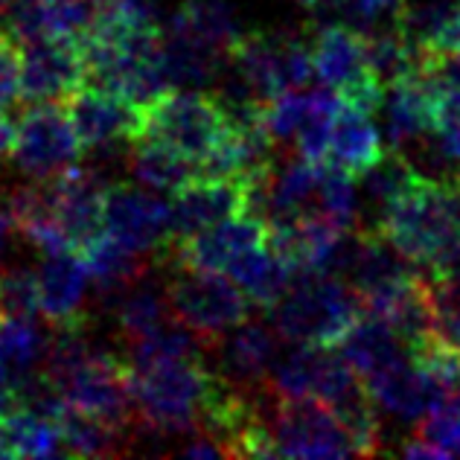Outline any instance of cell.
<instances>
[{
    "label": "cell",
    "instance_id": "44dd1931",
    "mask_svg": "<svg viewBox=\"0 0 460 460\" xmlns=\"http://www.w3.org/2000/svg\"><path fill=\"white\" fill-rule=\"evenodd\" d=\"M300 271L304 269H297L295 262L280 257V253L271 251L269 242H265V245L242 253V257L227 269V277L251 297L253 306L271 309L280 304L288 288L295 286Z\"/></svg>",
    "mask_w": 460,
    "mask_h": 460
},
{
    "label": "cell",
    "instance_id": "4fadbf2b",
    "mask_svg": "<svg viewBox=\"0 0 460 460\" xmlns=\"http://www.w3.org/2000/svg\"><path fill=\"white\" fill-rule=\"evenodd\" d=\"M65 111L84 152L108 143H128L140 135L143 108L111 91L82 84L65 100Z\"/></svg>",
    "mask_w": 460,
    "mask_h": 460
},
{
    "label": "cell",
    "instance_id": "8fae6325",
    "mask_svg": "<svg viewBox=\"0 0 460 460\" xmlns=\"http://www.w3.org/2000/svg\"><path fill=\"white\" fill-rule=\"evenodd\" d=\"M84 84V50L79 35H47L21 47V100L65 102Z\"/></svg>",
    "mask_w": 460,
    "mask_h": 460
},
{
    "label": "cell",
    "instance_id": "9c48e42d",
    "mask_svg": "<svg viewBox=\"0 0 460 460\" xmlns=\"http://www.w3.org/2000/svg\"><path fill=\"white\" fill-rule=\"evenodd\" d=\"M82 143L58 102H30L18 119L15 166L30 181H50L79 164Z\"/></svg>",
    "mask_w": 460,
    "mask_h": 460
},
{
    "label": "cell",
    "instance_id": "5bb4252c",
    "mask_svg": "<svg viewBox=\"0 0 460 460\" xmlns=\"http://www.w3.org/2000/svg\"><path fill=\"white\" fill-rule=\"evenodd\" d=\"M210 353H216V373L242 391H257L271 379L274 361L283 353V335L274 323L245 321L230 330Z\"/></svg>",
    "mask_w": 460,
    "mask_h": 460
},
{
    "label": "cell",
    "instance_id": "8992f818",
    "mask_svg": "<svg viewBox=\"0 0 460 460\" xmlns=\"http://www.w3.org/2000/svg\"><path fill=\"white\" fill-rule=\"evenodd\" d=\"M277 457H361L356 438L318 396H277L265 405Z\"/></svg>",
    "mask_w": 460,
    "mask_h": 460
},
{
    "label": "cell",
    "instance_id": "4dcf8cb0",
    "mask_svg": "<svg viewBox=\"0 0 460 460\" xmlns=\"http://www.w3.org/2000/svg\"><path fill=\"white\" fill-rule=\"evenodd\" d=\"M422 67H426L429 74L443 84V88H457L460 91V50L443 53L438 58H429Z\"/></svg>",
    "mask_w": 460,
    "mask_h": 460
},
{
    "label": "cell",
    "instance_id": "4316f807",
    "mask_svg": "<svg viewBox=\"0 0 460 460\" xmlns=\"http://www.w3.org/2000/svg\"><path fill=\"white\" fill-rule=\"evenodd\" d=\"M417 175H420V169L411 161V155L391 146V152H385L382 161L373 166L370 172L361 175V181H365V196L382 216L411 184H414Z\"/></svg>",
    "mask_w": 460,
    "mask_h": 460
},
{
    "label": "cell",
    "instance_id": "ffe728a7",
    "mask_svg": "<svg viewBox=\"0 0 460 460\" xmlns=\"http://www.w3.org/2000/svg\"><path fill=\"white\" fill-rule=\"evenodd\" d=\"M108 312L114 314L119 341H131V338H140V335L157 330L161 323H166L172 318V306H169L164 265H161V271L149 269L140 280L131 283L126 292L114 300V306Z\"/></svg>",
    "mask_w": 460,
    "mask_h": 460
},
{
    "label": "cell",
    "instance_id": "52a82bcc",
    "mask_svg": "<svg viewBox=\"0 0 460 460\" xmlns=\"http://www.w3.org/2000/svg\"><path fill=\"white\" fill-rule=\"evenodd\" d=\"M314 79L335 91L341 102L376 114L385 102V82L373 74L367 41L349 23H321L309 39Z\"/></svg>",
    "mask_w": 460,
    "mask_h": 460
},
{
    "label": "cell",
    "instance_id": "f1b7e54d",
    "mask_svg": "<svg viewBox=\"0 0 460 460\" xmlns=\"http://www.w3.org/2000/svg\"><path fill=\"white\" fill-rule=\"evenodd\" d=\"M431 137L449 161H460V91L440 88L434 96V114H431Z\"/></svg>",
    "mask_w": 460,
    "mask_h": 460
},
{
    "label": "cell",
    "instance_id": "d6a6232c",
    "mask_svg": "<svg viewBox=\"0 0 460 460\" xmlns=\"http://www.w3.org/2000/svg\"><path fill=\"white\" fill-rule=\"evenodd\" d=\"M18 149V119H12L9 111L0 114V164L12 161Z\"/></svg>",
    "mask_w": 460,
    "mask_h": 460
},
{
    "label": "cell",
    "instance_id": "e0dca14e",
    "mask_svg": "<svg viewBox=\"0 0 460 460\" xmlns=\"http://www.w3.org/2000/svg\"><path fill=\"white\" fill-rule=\"evenodd\" d=\"M443 84L429 70H414L402 79L387 84L385 91V119H387V143L394 149L408 152L431 137V114L434 96Z\"/></svg>",
    "mask_w": 460,
    "mask_h": 460
},
{
    "label": "cell",
    "instance_id": "7c38bea8",
    "mask_svg": "<svg viewBox=\"0 0 460 460\" xmlns=\"http://www.w3.org/2000/svg\"><path fill=\"white\" fill-rule=\"evenodd\" d=\"M265 239H269V227H265L260 216L239 213L234 219H225L208 230H199V234H192L187 239L169 242L166 251L157 260L192 271L227 274V269L242 253L265 245Z\"/></svg>",
    "mask_w": 460,
    "mask_h": 460
},
{
    "label": "cell",
    "instance_id": "836d02e7",
    "mask_svg": "<svg viewBox=\"0 0 460 460\" xmlns=\"http://www.w3.org/2000/svg\"><path fill=\"white\" fill-rule=\"evenodd\" d=\"M12 408H18V394H15V382H12L6 373H0V417L9 414Z\"/></svg>",
    "mask_w": 460,
    "mask_h": 460
},
{
    "label": "cell",
    "instance_id": "d6986e66",
    "mask_svg": "<svg viewBox=\"0 0 460 460\" xmlns=\"http://www.w3.org/2000/svg\"><path fill=\"white\" fill-rule=\"evenodd\" d=\"M382 155H385V143L376 123H373V114L341 102L332 123L326 164L344 169L353 178H361L382 161Z\"/></svg>",
    "mask_w": 460,
    "mask_h": 460
},
{
    "label": "cell",
    "instance_id": "e575fe53",
    "mask_svg": "<svg viewBox=\"0 0 460 460\" xmlns=\"http://www.w3.org/2000/svg\"><path fill=\"white\" fill-rule=\"evenodd\" d=\"M452 50H460V0H457V15H455V32H452ZM449 50V53H452Z\"/></svg>",
    "mask_w": 460,
    "mask_h": 460
},
{
    "label": "cell",
    "instance_id": "30bf717a",
    "mask_svg": "<svg viewBox=\"0 0 460 460\" xmlns=\"http://www.w3.org/2000/svg\"><path fill=\"white\" fill-rule=\"evenodd\" d=\"M105 234L137 253L161 257L172 242L169 201L128 181H114L105 190Z\"/></svg>",
    "mask_w": 460,
    "mask_h": 460
},
{
    "label": "cell",
    "instance_id": "2e32d148",
    "mask_svg": "<svg viewBox=\"0 0 460 460\" xmlns=\"http://www.w3.org/2000/svg\"><path fill=\"white\" fill-rule=\"evenodd\" d=\"M365 382L379 411L414 422H420L429 411H434L449 396V387L434 376L431 370L422 367L411 353L399 356L394 365H387L376 376Z\"/></svg>",
    "mask_w": 460,
    "mask_h": 460
},
{
    "label": "cell",
    "instance_id": "d4e9b609",
    "mask_svg": "<svg viewBox=\"0 0 460 460\" xmlns=\"http://www.w3.org/2000/svg\"><path fill=\"white\" fill-rule=\"evenodd\" d=\"M65 455L58 426L30 408H12L0 417V457H56Z\"/></svg>",
    "mask_w": 460,
    "mask_h": 460
},
{
    "label": "cell",
    "instance_id": "277c9868",
    "mask_svg": "<svg viewBox=\"0 0 460 460\" xmlns=\"http://www.w3.org/2000/svg\"><path fill=\"white\" fill-rule=\"evenodd\" d=\"M161 262V260H157ZM166 271V292L172 318L190 326L210 349L222 338L251 318V297L225 274L192 271L172 262H161Z\"/></svg>",
    "mask_w": 460,
    "mask_h": 460
},
{
    "label": "cell",
    "instance_id": "f546056e",
    "mask_svg": "<svg viewBox=\"0 0 460 460\" xmlns=\"http://www.w3.org/2000/svg\"><path fill=\"white\" fill-rule=\"evenodd\" d=\"M21 102V44L0 32V114Z\"/></svg>",
    "mask_w": 460,
    "mask_h": 460
},
{
    "label": "cell",
    "instance_id": "83f0119b",
    "mask_svg": "<svg viewBox=\"0 0 460 460\" xmlns=\"http://www.w3.org/2000/svg\"><path fill=\"white\" fill-rule=\"evenodd\" d=\"M41 314L39 271L27 265L0 269V318H35Z\"/></svg>",
    "mask_w": 460,
    "mask_h": 460
},
{
    "label": "cell",
    "instance_id": "7a4b0ae2",
    "mask_svg": "<svg viewBox=\"0 0 460 460\" xmlns=\"http://www.w3.org/2000/svg\"><path fill=\"white\" fill-rule=\"evenodd\" d=\"M216 385H219V373L204 358L164 361L149 370L131 373V391H135L140 420L172 438L201 431L204 411Z\"/></svg>",
    "mask_w": 460,
    "mask_h": 460
},
{
    "label": "cell",
    "instance_id": "9a60e30c",
    "mask_svg": "<svg viewBox=\"0 0 460 460\" xmlns=\"http://www.w3.org/2000/svg\"><path fill=\"white\" fill-rule=\"evenodd\" d=\"M248 213V178H196L172 192V242Z\"/></svg>",
    "mask_w": 460,
    "mask_h": 460
},
{
    "label": "cell",
    "instance_id": "ac0fdd59",
    "mask_svg": "<svg viewBox=\"0 0 460 460\" xmlns=\"http://www.w3.org/2000/svg\"><path fill=\"white\" fill-rule=\"evenodd\" d=\"M88 288L91 277L79 251H62L44 257L39 265V292L47 326L88 321V314H84Z\"/></svg>",
    "mask_w": 460,
    "mask_h": 460
},
{
    "label": "cell",
    "instance_id": "484cf974",
    "mask_svg": "<svg viewBox=\"0 0 460 460\" xmlns=\"http://www.w3.org/2000/svg\"><path fill=\"white\" fill-rule=\"evenodd\" d=\"M166 23L196 35L199 41L210 44L213 50L225 56L242 32L236 23V12L227 0H181V6L169 15Z\"/></svg>",
    "mask_w": 460,
    "mask_h": 460
},
{
    "label": "cell",
    "instance_id": "6da1fadb",
    "mask_svg": "<svg viewBox=\"0 0 460 460\" xmlns=\"http://www.w3.org/2000/svg\"><path fill=\"white\" fill-rule=\"evenodd\" d=\"M376 227L420 269H452L460 262V172H420Z\"/></svg>",
    "mask_w": 460,
    "mask_h": 460
},
{
    "label": "cell",
    "instance_id": "7402d4cb",
    "mask_svg": "<svg viewBox=\"0 0 460 460\" xmlns=\"http://www.w3.org/2000/svg\"><path fill=\"white\" fill-rule=\"evenodd\" d=\"M128 175L155 192H175L199 178V166L164 140L135 137L128 143Z\"/></svg>",
    "mask_w": 460,
    "mask_h": 460
},
{
    "label": "cell",
    "instance_id": "ba28073f",
    "mask_svg": "<svg viewBox=\"0 0 460 460\" xmlns=\"http://www.w3.org/2000/svg\"><path fill=\"white\" fill-rule=\"evenodd\" d=\"M227 62L248 82L262 105L286 91L306 88L314 79L309 44L288 32H239V39L227 50Z\"/></svg>",
    "mask_w": 460,
    "mask_h": 460
},
{
    "label": "cell",
    "instance_id": "603a6c76",
    "mask_svg": "<svg viewBox=\"0 0 460 460\" xmlns=\"http://www.w3.org/2000/svg\"><path fill=\"white\" fill-rule=\"evenodd\" d=\"M338 349L361 379L376 376L379 370L394 365L399 356L411 353L391 323H385L382 318H370V314H361L353 330L344 335V341L338 344Z\"/></svg>",
    "mask_w": 460,
    "mask_h": 460
},
{
    "label": "cell",
    "instance_id": "3957f363",
    "mask_svg": "<svg viewBox=\"0 0 460 460\" xmlns=\"http://www.w3.org/2000/svg\"><path fill=\"white\" fill-rule=\"evenodd\" d=\"M361 318L353 286L318 271H300L286 297L271 306V323L288 344L338 347Z\"/></svg>",
    "mask_w": 460,
    "mask_h": 460
},
{
    "label": "cell",
    "instance_id": "cb8c5ba5",
    "mask_svg": "<svg viewBox=\"0 0 460 460\" xmlns=\"http://www.w3.org/2000/svg\"><path fill=\"white\" fill-rule=\"evenodd\" d=\"M62 449L70 457H123L131 455V431H123L105 420L65 408L56 420Z\"/></svg>",
    "mask_w": 460,
    "mask_h": 460
},
{
    "label": "cell",
    "instance_id": "5b68a950",
    "mask_svg": "<svg viewBox=\"0 0 460 460\" xmlns=\"http://www.w3.org/2000/svg\"><path fill=\"white\" fill-rule=\"evenodd\" d=\"M234 123L216 93L204 91H166L143 108V126L137 137L169 143L192 164H201L230 137Z\"/></svg>",
    "mask_w": 460,
    "mask_h": 460
},
{
    "label": "cell",
    "instance_id": "1f68e13d",
    "mask_svg": "<svg viewBox=\"0 0 460 460\" xmlns=\"http://www.w3.org/2000/svg\"><path fill=\"white\" fill-rule=\"evenodd\" d=\"M18 234H21V227H18L15 213H12L9 201H6V192H0V265H4V260L9 257L12 242H15Z\"/></svg>",
    "mask_w": 460,
    "mask_h": 460
},
{
    "label": "cell",
    "instance_id": "d590c367",
    "mask_svg": "<svg viewBox=\"0 0 460 460\" xmlns=\"http://www.w3.org/2000/svg\"><path fill=\"white\" fill-rule=\"evenodd\" d=\"M304 6H321V4H335V0H300Z\"/></svg>",
    "mask_w": 460,
    "mask_h": 460
}]
</instances>
